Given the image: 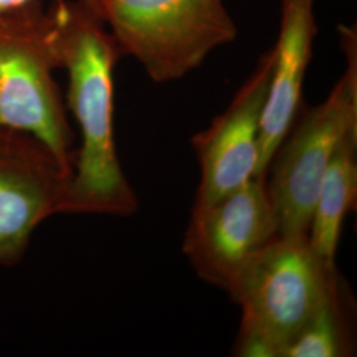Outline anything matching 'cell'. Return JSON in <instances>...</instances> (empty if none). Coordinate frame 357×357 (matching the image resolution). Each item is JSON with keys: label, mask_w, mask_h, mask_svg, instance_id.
Wrapping results in <instances>:
<instances>
[{"label": "cell", "mask_w": 357, "mask_h": 357, "mask_svg": "<svg viewBox=\"0 0 357 357\" xmlns=\"http://www.w3.org/2000/svg\"><path fill=\"white\" fill-rule=\"evenodd\" d=\"M122 52L158 84L191 73L238 28L224 0H93Z\"/></svg>", "instance_id": "4"}, {"label": "cell", "mask_w": 357, "mask_h": 357, "mask_svg": "<svg viewBox=\"0 0 357 357\" xmlns=\"http://www.w3.org/2000/svg\"><path fill=\"white\" fill-rule=\"evenodd\" d=\"M70 178L44 143L0 128V265L17 264L38 225L65 213Z\"/></svg>", "instance_id": "7"}, {"label": "cell", "mask_w": 357, "mask_h": 357, "mask_svg": "<svg viewBox=\"0 0 357 357\" xmlns=\"http://www.w3.org/2000/svg\"><path fill=\"white\" fill-rule=\"evenodd\" d=\"M278 236L277 216L261 175L212 204L192 208L183 252L203 281L228 293L243 265Z\"/></svg>", "instance_id": "6"}, {"label": "cell", "mask_w": 357, "mask_h": 357, "mask_svg": "<svg viewBox=\"0 0 357 357\" xmlns=\"http://www.w3.org/2000/svg\"><path fill=\"white\" fill-rule=\"evenodd\" d=\"M60 66L53 13L0 17V128L26 132L73 169V132L53 70Z\"/></svg>", "instance_id": "5"}, {"label": "cell", "mask_w": 357, "mask_h": 357, "mask_svg": "<svg viewBox=\"0 0 357 357\" xmlns=\"http://www.w3.org/2000/svg\"><path fill=\"white\" fill-rule=\"evenodd\" d=\"M352 296L342 277L284 347L282 357L355 355Z\"/></svg>", "instance_id": "11"}, {"label": "cell", "mask_w": 357, "mask_h": 357, "mask_svg": "<svg viewBox=\"0 0 357 357\" xmlns=\"http://www.w3.org/2000/svg\"><path fill=\"white\" fill-rule=\"evenodd\" d=\"M357 200V130L340 142L327 167L307 233L312 250L328 264H335L344 218Z\"/></svg>", "instance_id": "10"}, {"label": "cell", "mask_w": 357, "mask_h": 357, "mask_svg": "<svg viewBox=\"0 0 357 357\" xmlns=\"http://www.w3.org/2000/svg\"><path fill=\"white\" fill-rule=\"evenodd\" d=\"M274 50L265 52L228 107L192 138L200 184L192 208L212 204L259 176V128Z\"/></svg>", "instance_id": "8"}, {"label": "cell", "mask_w": 357, "mask_h": 357, "mask_svg": "<svg viewBox=\"0 0 357 357\" xmlns=\"http://www.w3.org/2000/svg\"><path fill=\"white\" fill-rule=\"evenodd\" d=\"M52 13L59 61L69 77L68 107L81 132L65 213L131 216L139 200L114 142V68L122 52L89 0H59Z\"/></svg>", "instance_id": "1"}, {"label": "cell", "mask_w": 357, "mask_h": 357, "mask_svg": "<svg viewBox=\"0 0 357 357\" xmlns=\"http://www.w3.org/2000/svg\"><path fill=\"white\" fill-rule=\"evenodd\" d=\"M315 0H282L281 20L259 128V176L302 109V90L318 35Z\"/></svg>", "instance_id": "9"}, {"label": "cell", "mask_w": 357, "mask_h": 357, "mask_svg": "<svg viewBox=\"0 0 357 357\" xmlns=\"http://www.w3.org/2000/svg\"><path fill=\"white\" fill-rule=\"evenodd\" d=\"M344 73L323 102L302 109L264 174L280 236L307 234L320 183L345 135L357 130V29L340 24Z\"/></svg>", "instance_id": "3"}, {"label": "cell", "mask_w": 357, "mask_h": 357, "mask_svg": "<svg viewBox=\"0 0 357 357\" xmlns=\"http://www.w3.org/2000/svg\"><path fill=\"white\" fill-rule=\"evenodd\" d=\"M32 1L33 0H0V17L24 11L26 6ZM89 1L93 4V0H89Z\"/></svg>", "instance_id": "12"}, {"label": "cell", "mask_w": 357, "mask_h": 357, "mask_svg": "<svg viewBox=\"0 0 357 357\" xmlns=\"http://www.w3.org/2000/svg\"><path fill=\"white\" fill-rule=\"evenodd\" d=\"M339 277L335 264L312 250L307 234L275 237L243 265L228 290L243 310L233 355L282 357Z\"/></svg>", "instance_id": "2"}]
</instances>
